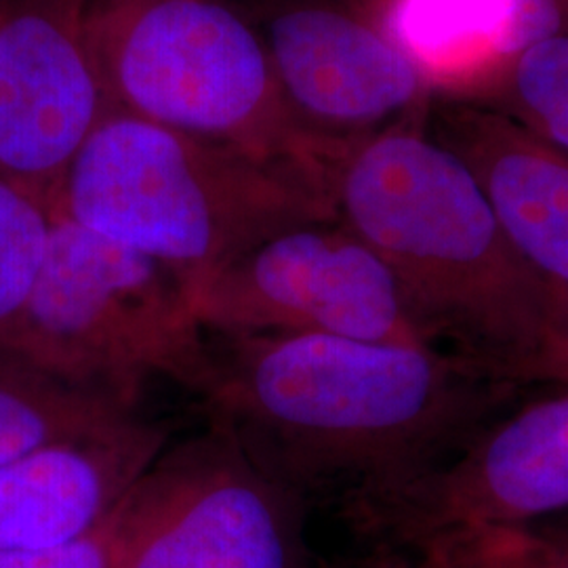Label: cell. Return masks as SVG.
Listing matches in <instances>:
<instances>
[{
    "mask_svg": "<svg viewBox=\"0 0 568 568\" xmlns=\"http://www.w3.org/2000/svg\"><path fill=\"white\" fill-rule=\"evenodd\" d=\"M514 98L520 121L568 154V32L537 42L514 60Z\"/></svg>",
    "mask_w": 568,
    "mask_h": 568,
    "instance_id": "17",
    "label": "cell"
},
{
    "mask_svg": "<svg viewBox=\"0 0 568 568\" xmlns=\"http://www.w3.org/2000/svg\"><path fill=\"white\" fill-rule=\"evenodd\" d=\"M568 32V0H511L506 58L516 60L528 47Z\"/></svg>",
    "mask_w": 568,
    "mask_h": 568,
    "instance_id": "19",
    "label": "cell"
},
{
    "mask_svg": "<svg viewBox=\"0 0 568 568\" xmlns=\"http://www.w3.org/2000/svg\"><path fill=\"white\" fill-rule=\"evenodd\" d=\"M89 0H0V178L53 199L110 112Z\"/></svg>",
    "mask_w": 568,
    "mask_h": 568,
    "instance_id": "9",
    "label": "cell"
},
{
    "mask_svg": "<svg viewBox=\"0 0 568 568\" xmlns=\"http://www.w3.org/2000/svg\"><path fill=\"white\" fill-rule=\"evenodd\" d=\"M445 124L438 142L471 171L514 251L567 295L568 154L504 114L457 110Z\"/></svg>",
    "mask_w": 568,
    "mask_h": 568,
    "instance_id": "12",
    "label": "cell"
},
{
    "mask_svg": "<svg viewBox=\"0 0 568 568\" xmlns=\"http://www.w3.org/2000/svg\"><path fill=\"white\" fill-rule=\"evenodd\" d=\"M511 379L520 386L530 382L568 386V293L554 295L546 337L527 363L514 368Z\"/></svg>",
    "mask_w": 568,
    "mask_h": 568,
    "instance_id": "20",
    "label": "cell"
},
{
    "mask_svg": "<svg viewBox=\"0 0 568 568\" xmlns=\"http://www.w3.org/2000/svg\"><path fill=\"white\" fill-rule=\"evenodd\" d=\"M323 166L335 220L386 262L434 335L511 379L546 337L554 291L514 251L466 163L392 126Z\"/></svg>",
    "mask_w": 568,
    "mask_h": 568,
    "instance_id": "2",
    "label": "cell"
},
{
    "mask_svg": "<svg viewBox=\"0 0 568 568\" xmlns=\"http://www.w3.org/2000/svg\"><path fill=\"white\" fill-rule=\"evenodd\" d=\"M185 288L215 335L438 342L386 262L337 220L284 230Z\"/></svg>",
    "mask_w": 568,
    "mask_h": 568,
    "instance_id": "7",
    "label": "cell"
},
{
    "mask_svg": "<svg viewBox=\"0 0 568 568\" xmlns=\"http://www.w3.org/2000/svg\"><path fill=\"white\" fill-rule=\"evenodd\" d=\"M262 39L284 108L318 156L392 129L426 87L377 23L333 7L284 9Z\"/></svg>",
    "mask_w": 568,
    "mask_h": 568,
    "instance_id": "10",
    "label": "cell"
},
{
    "mask_svg": "<svg viewBox=\"0 0 568 568\" xmlns=\"http://www.w3.org/2000/svg\"><path fill=\"white\" fill-rule=\"evenodd\" d=\"M166 440L169 427L133 419L0 466V551L55 546L98 527Z\"/></svg>",
    "mask_w": 568,
    "mask_h": 568,
    "instance_id": "11",
    "label": "cell"
},
{
    "mask_svg": "<svg viewBox=\"0 0 568 568\" xmlns=\"http://www.w3.org/2000/svg\"><path fill=\"white\" fill-rule=\"evenodd\" d=\"M51 209L161 262L185 286L284 230L335 220L321 171L116 110L82 143Z\"/></svg>",
    "mask_w": 568,
    "mask_h": 568,
    "instance_id": "3",
    "label": "cell"
},
{
    "mask_svg": "<svg viewBox=\"0 0 568 568\" xmlns=\"http://www.w3.org/2000/svg\"><path fill=\"white\" fill-rule=\"evenodd\" d=\"M51 201L0 178V358L41 270Z\"/></svg>",
    "mask_w": 568,
    "mask_h": 568,
    "instance_id": "15",
    "label": "cell"
},
{
    "mask_svg": "<svg viewBox=\"0 0 568 568\" xmlns=\"http://www.w3.org/2000/svg\"><path fill=\"white\" fill-rule=\"evenodd\" d=\"M133 410L0 358V466L42 447L100 436L133 422Z\"/></svg>",
    "mask_w": 568,
    "mask_h": 568,
    "instance_id": "14",
    "label": "cell"
},
{
    "mask_svg": "<svg viewBox=\"0 0 568 568\" xmlns=\"http://www.w3.org/2000/svg\"><path fill=\"white\" fill-rule=\"evenodd\" d=\"M568 508V394L483 429L455 459L347 509L392 546L464 527H525Z\"/></svg>",
    "mask_w": 568,
    "mask_h": 568,
    "instance_id": "8",
    "label": "cell"
},
{
    "mask_svg": "<svg viewBox=\"0 0 568 568\" xmlns=\"http://www.w3.org/2000/svg\"><path fill=\"white\" fill-rule=\"evenodd\" d=\"M119 506L98 527L77 539L42 548L0 551V568H114L121 537Z\"/></svg>",
    "mask_w": 568,
    "mask_h": 568,
    "instance_id": "18",
    "label": "cell"
},
{
    "mask_svg": "<svg viewBox=\"0 0 568 568\" xmlns=\"http://www.w3.org/2000/svg\"><path fill=\"white\" fill-rule=\"evenodd\" d=\"M2 358L129 410L154 377L203 400L217 377L211 337L182 278L55 211L37 283Z\"/></svg>",
    "mask_w": 568,
    "mask_h": 568,
    "instance_id": "4",
    "label": "cell"
},
{
    "mask_svg": "<svg viewBox=\"0 0 568 568\" xmlns=\"http://www.w3.org/2000/svg\"><path fill=\"white\" fill-rule=\"evenodd\" d=\"M377 26L424 81L450 82L506 58L511 0H382Z\"/></svg>",
    "mask_w": 568,
    "mask_h": 568,
    "instance_id": "13",
    "label": "cell"
},
{
    "mask_svg": "<svg viewBox=\"0 0 568 568\" xmlns=\"http://www.w3.org/2000/svg\"><path fill=\"white\" fill-rule=\"evenodd\" d=\"M321 568H410L408 562L400 560V556L392 551H379L375 556H368L365 560L347 562V565H323Z\"/></svg>",
    "mask_w": 568,
    "mask_h": 568,
    "instance_id": "21",
    "label": "cell"
},
{
    "mask_svg": "<svg viewBox=\"0 0 568 568\" xmlns=\"http://www.w3.org/2000/svg\"><path fill=\"white\" fill-rule=\"evenodd\" d=\"M204 398L251 462L302 495L345 509L443 466L520 384L436 345L331 335H217Z\"/></svg>",
    "mask_w": 568,
    "mask_h": 568,
    "instance_id": "1",
    "label": "cell"
},
{
    "mask_svg": "<svg viewBox=\"0 0 568 568\" xmlns=\"http://www.w3.org/2000/svg\"><path fill=\"white\" fill-rule=\"evenodd\" d=\"M110 110L262 161L318 169L284 108L262 32L217 0H89Z\"/></svg>",
    "mask_w": 568,
    "mask_h": 568,
    "instance_id": "5",
    "label": "cell"
},
{
    "mask_svg": "<svg viewBox=\"0 0 568 568\" xmlns=\"http://www.w3.org/2000/svg\"><path fill=\"white\" fill-rule=\"evenodd\" d=\"M305 508L211 424L126 490L114 568H312Z\"/></svg>",
    "mask_w": 568,
    "mask_h": 568,
    "instance_id": "6",
    "label": "cell"
},
{
    "mask_svg": "<svg viewBox=\"0 0 568 568\" xmlns=\"http://www.w3.org/2000/svg\"><path fill=\"white\" fill-rule=\"evenodd\" d=\"M410 568H568V549L527 527H464L408 546Z\"/></svg>",
    "mask_w": 568,
    "mask_h": 568,
    "instance_id": "16",
    "label": "cell"
},
{
    "mask_svg": "<svg viewBox=\"0 0 568 568\" xmlns=\"http://www.w3.org/2000/svg\"><path fill=\"white\" fill-rule=\"evenodd\" d=\"M539 532H544L548 539H551L554 544H558L560 548L568 549V518L562 520L560 525H556V527L541 528Z\"/></svg>",
    "mask_w": 568,
    "mask_h": 568,
    "instance_id": "22",
    "label": "cell"
}]
</instances>
